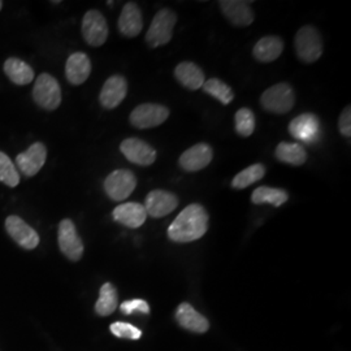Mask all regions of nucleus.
Returning <instances> with one entry per match:
<instances>
[{"mask_svg":"<svg viewBox=\"0 0 351 351\" xmlns=\"http://www.w3.org/2000/svg\"><path fill=\"white\" fill-rule=\"evenodd\" d=\"M208 221V213L203 206L198 203L189 204L168 228V237L177 243L197 241L206 234Z\"/></svg>","mask_w":351,"mask_h":351,"instance_id":"nucleus-1","label":"nucleus"},{"mask_svg":"<svg viewBox=\"0 0 351 351\" xmlns=\"http://www.w3.org/2000/svg\"><path fill=\"white\" fill-rule=\"evenodd\" d=\"M294 47L302 62H317L323 55V39L319 30L311 25L302 26L294 38Z\"/></svg>","mask_w":351,"mask_h":351,"instance_id":"nucleus-2","label":"nucleus"},{"mask_svg":"<svg viewBox=\"0 0 351 351\" xmlns=\"http://www.w3.org/2000/svg\"><path fill=\"white\" fill-rule=\"evenodd\" d=\"M177 23V14L169 8H163L155 14L146 33V42L151 49L162 47L169 43Z\"/></svg>","mask_w":351,"mask_h":351,"instance_id":"nucleus-3","label":"nucleus"},{"mask_svg":"<svg viewBox=\"0 0 351 351\" xmlns=\"http://www.w3.org/2000/svg\"><path fill=\"white\" fill-rule=\"evenodd\" d=\"M295 103L294 90L285 82L267 88L261 97V104L265 111L284 114L293 110Z\"/></svg>","mask_w":351,"mask_h":351,"instance_id":"nucleus-4","label":"nucleus"},{"mask_svg":"<svg viewBox=\"0 0 351 351\" xmlns=\"http://www.w3.org/2000/svg\"><path fill=\"white\" fill-rule=\"evenodd\" d=\"M33 98L40 108L47 111L56 110L62 103V90L59 82L52 75L42 73L36 81Z\"/></svg>","mask_w":351,"mask_h":351,"instance_id":"nucleus-5","label":"nucleus"},{"mask_svg":"<svg viewBox=\"0 0 351 351\" xmlns=\"http://www.w3.org/2000/svg\"><path fill=\"white\" fill-rule=\"evenodd\" d=\"M137 186V177L128 169L113 171L104 181L107 195L114 202L125 201Z\"/></svg>","mask_w":351,"mask_h":351,"instance_id":"nucleus-6","label":"nucleus"},{"mask_svg":"<svg viewBox=\"0 0 351 351\" xmlns=\"http://www.w3.org/2000/svg\"><path fill=\"white\" fill-rule=\"evenodd\" d=\"M169 117V110L162 104L143 103L130 113V124L137 129H151L162 125Z\"/></svg>","mask_w":351,"mask_h":351,"instance_id":"nucleus-7","label":"nucleus"},{"mask_svg":"<svg viewBox=\"0 0 351 351\" xmlns=\"http://www.w3.org/2000/svg\"><path fill=\"white\" fill-rule=\"evenodd\" d=\"M59 247L64 255L69 259L77 262L84 255V243L80 239L77 229L72 220L64 219L59 226Z\"/></svg>","mask_w":351,"mask_h":351,"instance_id":"nucleus-8","label":"nucleus"},{"mask_svg":"<svg viewBox=\"0 0 351 351\" xmlns=\"http://www.w3.org/2000/svg\"><path fill=\"white\" fill-rule=\"evenodd\" d=\"M82 36L93 47H101L108 38V25L99 11H88L82 20Z\"/></svg>","mask_w":351,"mask_h":351,"instance_id":"nucleus-9","label":"nucleus"},{"mask_svg":"<svg viewBox=\"0 0 351 351\" xmlns=\"http://www.w3.org/2000/svg\"><path fill=\"white\" fill-rule=\"evenodd\" d=\"M120 150L130 163L149 167L156 160V150L139 138H128L121 142Z\"/></svg>","mask_w":351,"mask_h":351,"instance_id":"nucleus-10","label":"nucleus"},{"mask_svg":"<svg viewBox=\"0 0 351 351\" xmlns=\"http://www.w3.org/2000/svg\"><path fill=\"white\" fill-rule=\"evenodd\" d=\"M5 229L8 234L16 241V243L26 250H33L39 245V236L37 232L16 215L7 217Z\"/></svg>","mask_w":351,"mask_h":351,"instance_id":"nucleus-11","label":"nucleus"},{"mask_svg":"<svg viewBox=\"0 0 351 351\" xmlns=\"http://www.w3.org/2000/svg\"><path fill=\"white\" fill-rule=\"evenodd\" d=\"M145 210L151 217L159 219L173 213L178 206V198L165 190H152L145 201Z\"/></svg>","mask_w":351,"mask_h":351,"instance_id":"nucleus-12","label":"nucleus"},{"mask_svg":"<svg viewBox=\"0 0 351 351\" xmlns=\"http://www.w3.org/2000/svg\"><path fill=\"white\" fill-rule=\"evenodd\" d=\"M213 158V147L210 145L197 143L180 156L178 164L186 172H198L211 163Z\"/></svg>","mask_w":351,"mask_h":351,"instance_id":"nucleus-13","label":"nucleus"},{"mask_svg":"<svg viewBox=\"0 0 351 351\" xmlns=\"http://www.w3.org/2000/svg\"><path fill=\"white\" fill-rule=\"evenodd\" d=\"M46 159H47L46 146L40 142H36L25 152L17 156L16 164L24 175L32 177L37 175L38 172L42 169V167L46 163Z\"/></svg>","mask_w":351,"mask_h":351,"instance_id":"nucleus-14","label":"nucleus"},{"mask_svg":"<svg viewBox=\"0 0 351 351\" xmlns=\"http://www.w3.org/2000/svg\"><path fill=\"white\" fill-rule=\"evenodd\" d=\"M128 94V82L123 75L110 77L101 88L99 101L106 110H113L121 104Z\"/></svg>","mask_w":351,"mask_h":351,"instance_id":"nucleus-15","label":"nucleus"},{"mask_svg":"<svg viewBox=\"0 0 351 351\" xmlns=\"http://www.w3.org/2000/svg\"><path fill=\"white\" fill-rule=\"evenodd\" d=\"M289 132L294 138L311 143L317 138L320 132L319 119L315 116L314 113L300 114L289 124Z\"/></svg>","mask_w":351,"mask_h":351,"instance_id":"nucleus-16","label":"nucleus"},{"mask_svg":"<svg viewBox=\"0 0 351 351\" xmlns=\"http://www.w3.org/2000/svg\"><path fill=\"white\" fill-rule=\"evenodd\" d=\"M220 10L224 13L229 23L234 26H249L254 23L255 16L249 1L241 0H223L219 1Z\"/></svg>","mask_w":351,"mask_h":351,"instance_id":"nucleus-17","label":"nucleus"},{"mask_svg":"<svg viewBox=\"0 0 351 351\" xmlns=\"http://www.w3.org/2000/svg\"><path fill=\"white\" fill-rule=\"evenodd\" d=\"M112 215L113 219L117 223L128 226V228H132V229L143 226L147 219L145 206L141 203H136V202H129V203H123V204L117 206L113 210Z\"/></svg>","mask_w":351,"mask_h":351,"instance_id":"nucleus-18","label":"nucleus"},{"mask_svg":"<svg viewBox=\"0 0 351 351\" xmlns=\"http://www.w3.org/2000/svg\"><path fill=\"white\" fill-rule=\"evenodd\" d=\"M143 29V19L138 5L133 1L126 3L119 19V30L126 38L138 36Z\"/></svg>","mask_w":351,"mask_h":351,"instance_id":"nucleus-19","label":"nucleus"},{"mask_svg":"<svg viewBox=\"0 0 351 351\" xmlns=\"http://www.w3.org/2000/svg\"><path fill=\"white\" fill-rule=\"evenodd\" d=\"M91 73V62L84 52H75L68 58L65 75L72 85H82Z\"/></svg>","mask_w":351,"mask_h":351,"instance_id":"nucleus-20","label":"nucleus"},{"mask_svg":"<svg viewBox=\"0 0 351 351\" xmlns=\"http://www.w3.org/2000/svg\"><path fill=\"white\" fill-rule=\"evenodd\" d=\"M284 40L277 36H268L258 40L252 55L261 63H271L280 58L284 51Z\"/></svg>","mask_w":351,"mask_h":351,"instance_id":"nucleus-21","label":"nucleus"},{"mask_svg":"<svg viewBox=\"0 0 351 351\" xmlns=\"http://www.w3.org/2000/svg\"><path fill=\"white\" fill-rule=\"evenodd\" d=\"M176 319L178 324L195 333H204L208 329V322L204 316L194 310L189 303H181L176 311Z\"/></svg>","mask_w":351,"mask_h":351,"instance_id":"nucleus-22","label":"nucleus"},{"mask_svg":"<svg viewBox=\"0 0 351 351\" xmlns=\"http://www.w3.org/2000/svg\"><path fill=\"white\" fill-rule=\"evenodd\" d=\"M175 75L177 81L189 90H198L204 84V73L197 64L182 62L176 66Z\"/></svg>","mask_w":351,"mask_h":351,"instance_id":"nucleus-23","label":"nucleus"},{"mask_svg":"<svg viewBox=\"0 0 351 351\" xmlns=\"http://www.w3.org/2000/svg\"><path fill=\"white\" fill-rule=\"evenodd\" d=\"M4 72L16 85H27L34 78V72L30 65L16 58H11L4 63Z\"/></svg>","mask_w":351,"mask_h":351,"instance_id":"nucleus-24","label":"nucleus"},{"mask_svg":"<svg viewBox=\"0 0 351 351\" xmlns=\"http://www.w3.org/2000/svg\"><path fill=\"white\" fill-rule=\"evenodd\" d=\"M277 159L281 163L290 164V165H302L307 160V152L303 149L301 143H289L281 142L275 151Z\"/></svg>","mask_w":351,"mask_h":351,"instance_id":"nucleus-25","label":"nucleus"},{"mask_svg":"<svg viewBox=\"0 0 351 351\" xmlns=\"http://www.w3.org/2000/svg\"><path fill=\"white\" fill-rule=\"evenodd\" d=\"M289 199L288 191L282 189L261 186L255 189L251 194V202L254 204H271L274 207H280Z\"/></svg>","mask_w":351,"mask_h":351,"instance_id":"nucleus-26","label":"nucleus"},{"mask_svg":"<svg viewBox=\"0 0 351 351\" xmlns=\"http://www.w3.org/2000/svg\"><path fill=\"white\" fill-rule=\"evenodd\" d=\"M264 176H265V167L263 164H252L246 169L241 171L239 175H236V177L232 180V186L239 190L249 188L252 184L261 181Z\"/></svg>","mask_w":351,"mask_h":351,"instance_id":"nucleus-27","label":"nucleus"},{"mask_svg":"<svg viewBox=\"0 0 351 351\" xmlns=\"http://www.w3.org/2000/svg\"><path fill=\"white\" fill-rule=\"evenodd\" d=\"M117 308V291L112 284L107 282L101 288L99 300L95 304V311L101 316H108Z\"/></svg>","mask_w":351,"mask_h":351,"instance_id":"nucleus-28","label":"nucleus"},{"mask_svg":"<svg viewBox=\"0 0 351 351\" xmlns=\"http://www.w3.org/2000/svg\"><path fill=\"white\" fill-rule=\"evenodd\" d=\"M202 88L223 104H229L234 98L233 90L219 78H210L208 81H204Z\"/></svg>","mask_w":351,"mask_h":351,"instance_id":"nucleus-29","label":"nucleus"},{"mask_svg":"<svg viewBox=\"0 0 351 351\" xmlns=\"http://www.w3.org/2000/svg\"><path fill=\"white\" fill-rule=\"evenodd\" d=\"M0 181L4 182L7 186L14 188L20 182V176L11 162L10 156L0 151Z\"/></svg>","mask_w":351,"mask_h":351,"instance_id":"nucleus-30","label":"nucleus"},{"mask_svg":"<svg viewBox=\"0 0 351 351\" xmlns=\"http://www.w3.org/2000/svg\"><path fill=\"white\" fill-rule=\"evenodd\" d=\"M236 130L241 137H250L255 130V114L249 108H241L234 116Z\"/></svg>","mask_w":351,"mask_h":351,"instance_id":"nucleus-31","label":"nucleus"},{"mask_svg":"<svg viewBox=\"0 0 351 351\" xmlns=\"http://www.w3.org/2000/svg\"><path fill=\"white\" fill-rule=\"evenodd\" d=\"M111 332L119 339H139L142 336V332L138 328H136L128 323H113L111 326Z\"/></svg>","mask_w":351,"mask_h":351,"instance_id":"nucleus-32","label":"nucleus"},{"mask_svg":"<svg viewBox=\"0 0 351 351\" xmlns=\"http://www.w3.org/2000/svg\"><path fill=\"white\" fill-rule=\"evenodd\" d=\"M120 308L126 315L133 314L136 311L142 313V314L150 313V307H149L147 302L143 301V300H132V301L124 302Z\"/></svg>","mask_w":351,"mask_h":351,"instance_id":"nucleus-33","label":"nucleus"},{"mask_svg":"<svg viewBox=\"0 0 351 351\" xmlns=\"http://www.w3.org/2000/svg\"><path fill=\"white\" fill-rule=\"evenodd\" d=\"M339 132L342 136L345 137H350L351 136V107L348 106L339 116Z\"/></svg>","mask_w":351,"mask_h":351,"instance_id":"nucleus-34","label":"nucleus"},{"mask_svg":"<svg viewBox=\"0 0 351 351\" xmlns=\"http://www.w3.org/2000/svg\"><path fill=\"white\" fill-rule=\"evenodd\" d=\"M1 8H3V1H0V11H1Z\"/></svg>","mask_w":351,"mask_h":351,"instance_id":"nucleus-35","label":"nucleus"}]
</instances>
